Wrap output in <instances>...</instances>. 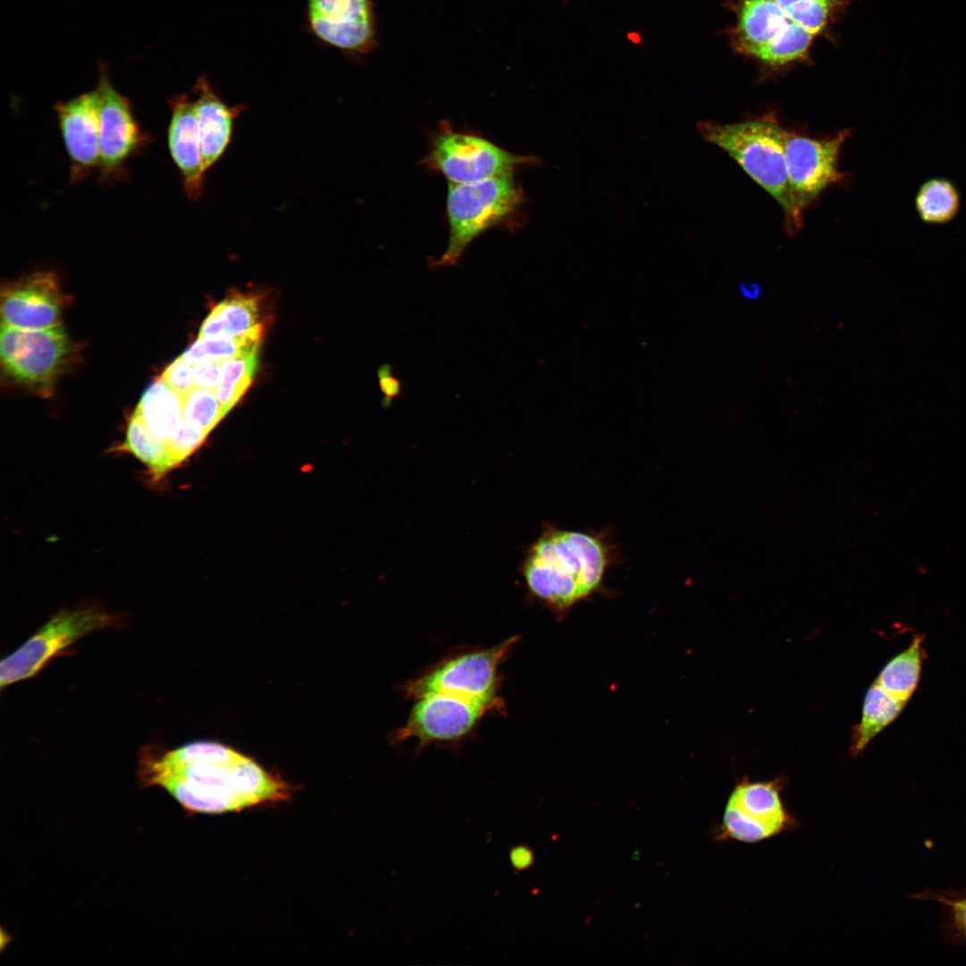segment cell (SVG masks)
Masks as SVG:
<instances>
[{"mask_svg": "<svg viewBox=\"0 0 966 966\" xmlns=\"http://www.w3.org/2000/svg\"><path fill=\"white\" fill-rule=\"evenodd\" d=\"M407 721L398 729V741L417 739L422 744L457 740L469 733L492 708L481 702L445 694L419 697Z\"/></svg>", "mask_w": 966, "mask_h": 966, "instance_id": "obj_14", "label": "cell"}, {"mask_svg": "<svg viewBox=\"0 0 966 966\" xmlns=\"http://www.w3.org/2000/svg\"><path fill=\"white\" fill-rule=\"evenodd\" d=\"M263 332L262 325L242 336L198 338L181 357L192 364L224 361L258 350Z\"/></svg>", "mask_w": 966, "mask_h": 966, "instance_id": "obj_23", "label": "cell"}, {"mask_svg": "<svg viewBox=\"0 0 966 966\" xmlns=\"http://www.w3.org/2000/svg\"><path fill=\"white\" fill-rule=\"evenodd\" d=\"M133 414L153 436L166 444L184 421L182 395L159 378L144 392Z\"/></svg>", "mask_w": 966, "mask_h": 966, "instance_id": "obj_19", "label": "cell"}, {"mask_svg": "<svg viewBox=\"0 0 966 966\" xmlns=\"http://www.w3.org/2000/svg\"><path fill=\"white\" fill-rule=\"evenodd\" d=\"M72 353V343L60 326L31 330L2 325L3 372L14 383L42 397L53 393Z\"/></svg>", "mask_w": 966, "mask_h": 966, "instance_id": "obj_7", "label": "cell"}, {"mask_svg": "<svg viewBox=\"0 0 966 966\" xmlns=\"http://www.w3.org/2000/svg\"><path fill=\"white\" fill-rule=\"evenodd\" d=\"M193 369L194 364L179 357L165 369L160 378L173 390L183 395L194 387Z\"/></svg>", "mask_w": 966, "mask_h": 966, "instance_id": "obj_31", "label": "cell"}, {"mask_svg": "<svg viewBox=\"0 0 966 966\" xmlns=\"http://www.w3.org/2000/svg\"><path fill=\"white\" fill-rule=\"evenodd\" d=\"M797 24L812 35L826 26L833 0H774Z\"/></svg>", "mask_w": 966, "mask_h": 966, "instance_id": "obj_29", "label": "cell"}, {"mask_svg": "<svg viewBox=\"0 0 966 966\" xmlns=\"http://www.w3.org/2000/svg\"><path fill=\"white\" fill-rule=\"evenodd\" d=\"M785 779L751 781L742 778L732 790L723 820L713 838L717 842L755 843L798 826L782 799Z\"/></svg>", "mask_w": 966, "mask_h": 966, "instance_id": "obj_8", "label": "cell"}, {"mask_svg": "<svg viewBox=\"0 0 966 966\" xmlns=\"http://www.w3.org/2000/svg\"><path fill=\"white\" fill-rule=\"evenodd\" d=\"M123 448L143 462L155 480L174 469L167 445L153 436L134 414L129 420Z\"/></svg>", "mask_w": 966, "mask_h": 966, "instance_id": "obj_25", "label": "cell"}, {"mask_svg": "<svg viewBox=\"0 0 966 966\" xmlns=\"http://www.w3.org/2000/svg\"><path fill=\"white\" fill-rule=\"evenodd\" d=\"M220 377L221 361H202L194 366V387L215 390L220 382Z\"/></svg>", "mask_w": 966, "mask_h": 966, "instance_id": "obj_32", "label": "cell"}, {"mask_svg": "<svg viewBox=\"0 0 966 966\" xmlns=\"http://www.w3.org/2000/svg\"><path fill=\"white\" fill-rule=\"evenodd\" d=\"M170 121L167 142L171 157L177 166L186 196L199 199L204 190L203 165L199 125L194 102L188 94L169 99Z\"/></svg>", "mask_w": 966, "mask_h": 966, "instance_id": "obj_17", "label": "cell"}, {"mask_svg": "<svg viewBox=\"0 0 966 966\" xmlns=\"http://www.w3.org/2000/svg\"><path fill=\"white\" fill-rule=\"evenodd\" d=\"M616 553L606 533L549 525L530 547L522 574L534 597L564 614L601 589Z\"/></svg>", "mask_w": 966, "mask_h": 966, "instance_id": "obj_2", "label": "cell"}, {"mask_svg": "<svg viewBox=\"0 0 966 966\" xmlns=\"http://www.w3.org/2000/svg\"><path fill=\"white\" fill-rule=\"evenodd\" d=\"M257 297L234 294L213 308L203 321L199 338L242 336L262 326Z\"/></svg>", "mask_w": 966, "mask_h": 966, "instance_id": "obj_20", "label": "cell"}, {"mask_svg": "<svg viewBox=\"0 0 966 966\" xmlns=\"http://www.w3.org/2000/svg\"><path fill=\"white\" fill-rule=\"evenodd\" d=\"M733 43L738 51L770 65L805 58L814 35L774 0H739Z\"/></svg>", "mask_w": 966, "mask_h": 966, "instance_id": "obj_10", "label": "cell"}, {"mask_svg": "<svg viewBox=\"0 0 966 966\" xmlns=\"http://www.w3.org/2000/svg\"><path fill=\"white\" fill-rule=\"evenodd\" d=\"M509 860L515 873L529 869L535 862V852L527 844L513 846L509 852Z\"/></svg>", "mask_w": 966, "mask_h": 966, "instance_id": "obj_33", "label": "cell"}, {"mask_svg": "<svg viewBox=\"0 0 966 966\" xmlns=\"http://www.w3.org/2000/svg\"><path fill=\"white\" fill-rule=\"evenodd\" d=\"M702 138L726 152L780 205L786 233L792 235V211L784 153V131L773 114L720 123L701 121Z\"/></svg>", "mask_w": 966, "mask_h": 966, "instance_id": "obj_4", "label": "cell"}, {"mask_svg": "<svg viewBox=\"0 0 966 966\" xmlns=\"http://www.w3.org/2000/svg\"><path fill=\"white\" fill-rule=\"evenodd\" d=\"M309 32L319 43L358 59L377 47L374 0H306Z\"/></svg>", "mask_w": 966, "mask_h": 966, "instance_id": "obj_13", "label": "cell"}, {"mask_svg": "<svg viewBox=\"0 0 966 966\" xmlns=\"http://www.w3.org/2000/svg\"><path fill=\"white\" fill-rule=\"evenodd\" d=\"M183 419L208 434L225 416L215 390L193 387L182 395Z\"/></svg>", "mask_w": 966, "mask_h": 966, "instance_id": "obj_28", "label": "cell"}, {"mask_svg": "<svg viewBox=\"0 0 966 966\" xmlns=\"http://www.w3.org/2000/svg\"><path fill=\"white\" fill-rule=\"evenodd\" d=\"M378 378L381 390L386 395V401H392V399L400 393L401 383L398 378L393 375L391 367L388 365L383 366L378 370Z\"/></svg>", "mask_w": 966, "mask_h": 966, "instance_id": "obj_34", "label": "cell"}, {"mask_svg": "<svg viewBox=\"0 0 966 966\" xmlns=\"http://www.w3.org/2000/svg\"><path fill=\"white\" fill-rule=\"evenodd\" d=\"M527 199L510 171L471 183H448L446 217L449 238L445 252L429 258L434 268L459 264L469 245L489 229L515 230L527 221Z\"/></svg>", "mask_w": 966, "mask_h": 966, "instance_id": "obj_3", "label": "cell"}, {"mask_svg": "<svg viewBox=\"0 0 966 966\" xmlns=\"http://www.w3.org/2000/svg\"><path fill=\"white\" fill-rule=\"evenodd\" d=\"M70 159V180L77 182L99 165V114L96 89L54 106Z\"/></svg>", "mask_w": 966, "mask_h": 966, "instance_id": "obj_16", "label": "cell"}, {"mask_svg": "<svg viewBox=\"0 0 966 966\" xmlns=\"http://www.w3.org/2000/svg\"><path fill=\"white\" fill-rule=\"evenodd\" d=\"M905 704L874 682L866 692L860 720L852 729L851 752L853 755L861 753L869 741L900 715Z\"/></svg>", "mask_w": 966, "mask_h": 966, "instance_id": "obj_21", "label": "cell"}, {"mask_svg": "<svg viewBox=\"0 0 966 966\" xmlns=\"http://www.w3.org/2000/svg\"><path fill=\"white\" fill-rule=\"evenodd\" d=\"M99 114V165L105 181L126 174L127 161L149 142L140 127L131 101L113 85L101 64L96 87Z\"/></svg>", "mask_w": 966, "mask_h": 966, "instance_id": "obj_12", "label": "cell"}, {"mask_svg": "<svg viewBox=\"0 0 966 966\" xmlns=\"http://www.w3.org/2000/svg\"><path fill=\"white\" fill-rule=\"evenodd\" d=\"M916 210L923 222L945 224L951 221L960 208V195L955 185L945 178L925 182L918 191Z\"/></svg>", "mask_w": 966, "mask_h": 966, "instance_id": "obj_24", "label": "cell"}, {"mask_svg": "<svg viewBox=\"0 0 966 966\" xmlns=\"http://www.w3.org/2000/svg\"><path fill=\"white\" fill-rule=\"evenodd\" d=\"M205 171L208 172L228 148L235 120L247 109L243 104L229 106L203 74L192 87Z\"/></svg>", "mask_w": 966, "mask_h": 966, "instance_id": "obj_18", "label": "cell"}, {"mask_svg": "<svg viewBox=\"0 0 966 966\" xmlns=\"http://www.w3.org/2000/svg\"><path fill=\"white\" fill-rule=\"evenodd\" d=\"M420 163L432 172L441 173L449 182L471 183L518 167L537 166L541 160L511 153L482 136L455 131L449 122L443 121Z\"/></svg>", "mask_w": 966, "mask_h": 966, "instance_id": "obj_6", "label": "cell"}, {"mask_svg": "<svg viewBox=\"0 0 966 966\" xmlns=\"http://www.w3.org/2000/svg\"><path fill=\"white\" fill-rule=\"evenodd\" d=\"M851 131L813 138L794 129L784 131L790 197L792 211V235L802 227L803 213L830 185L843 180L839 156Z\"/></svg>", "mask_w": 966, "mask_h": 966, "instance_id": "obj_9", "label": "cell"}, {"mask_svg": "<svg viewBox=\"0 0 966 966\" xmlns=\"http://www.w3.org/2000/svg\"><path fill=\"white\" fill-rule=\"evenodd\" d=\"M140 787H159L186 811L238 812L285 801L291 786L252 758L215 741H199L167 750L148 745L140 751Z\"/></svg>", "mask_w": 966, "mask_h": 966, "instance_id": "obj_1", "label": "cell"}, {"mask_svg": "<svg viewBox=\"0 0 966 966\" xmlns=\"http://www.w3.org/2000/svg\"><path fill=\"white\" fill-rule=\"evenodd\" d=\"M123 617L95 605L61 610L0 664V688L30 679L83 637L120 628Z\"/></svg>", "mask_w": 966, "mask_h": 966, "instance_id": "obj_5", "label": "cell"}, {"mask_svg": "<svg viewBox=\"0 0 966 966\" xmlns=\"http://www.w3.org/2000/svg\"><path fill=\"white\" fill-rule=\"evenodd\" d=\"M258 350L221 361V377L216 394L225 415L252 383L258 367Z\"/></svg>", "mask_w": 966, "mask_h": 966, "instance_id": "obj_26", "label": "cell"}, {"mask_svg": "<svg viewBox=\"0 0 966 966\" xmlns=\"http://www.w3.org/2000/svg\"><path fill=\"white\" fill-rule=\"evenodd\" d=\"M516 640L517 637H512L487 649L445 660L409 682L405 687L406 694L415 699L427 694L445 693L496 708L500 705L498 667Z\"/></svg>", "mask_w": 966, "mask_h": 966, "instance_id": "obj_11", "label": "cell"}, {"mask_svg": "<svg viewBox=\"0 0 966 966\" xmlns=\"http://www.w3.org/2000/svg\"><path fill=\"white\" fill-rule=\"evenodd\" d=\"M741 294L747 300L755 301L758 300L761 293V286L755 282L741 283L739 286Z\"/></svg>", "mask_w": 966, "mask_h": 966, "instance_id": "obj_35", "label": "cell"}, {"mask_svg": "<svg viewBox=\"0 0 966 966\" xmlns=\"http://www.w3.org/2000/svg\"><path fill=\"white\" fill-rule=\"evenodd\" d=\"M914 897L938 902L945 918V936L953 944L966 946V890L924 891Z\"/></svg>", "mask_w": 966, "mask_h": 966, "instance_id": "obj_27", "label": "cell"}, {"mask_svg": "<svg viewBox=\"0 0 966 966\" xmlns=\"http://www.w3.org/2000/svg\"><path fill=\"white\" fill-rule=\"evenodd\" d=\"M66 302L54 273H33L3 286L2 325L31 330L60 326Z\"/></svg>", "mask_w": 966, "mask_h": 966, "instance_id": "obj_15", "label": "cell"}, {"mask_svg": "<svg viewBox=\"0 0 966 966\" xmlns=\"http://www.w3.org/2000/svg\"><path fill=\"white\" fill-rule=\"evenodd\" d=\"M922 641V636H915L910 646L893 657L875 680L887 693L904 703L919 682L924 654Z\"/></svg>", "mask_w": 966, "mask_h": 966, "instance_id": "obj_22", "label": "cell"}, {"mask_svg": "<svg viewBox=\"0 0 966 966\" xmlns=\"http://www.w3.org/2000/svg\"><path fill=\"white\" fill-rule=\"evenodd\" d=\"M207 436L208 433L202 428L184 420L176 433L166 442L173 468L181 464L199 448Z\"/></svg>", "mask_w": 966, "mask_h": 966, "instance_id": "obj_30", "label": "cell"}]
</instances>
